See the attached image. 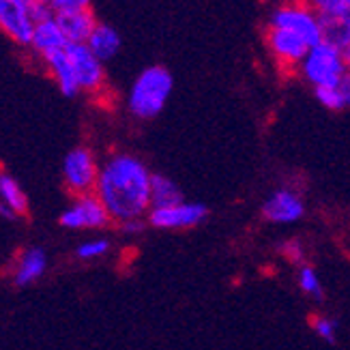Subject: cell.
<instances>
[{"instance_id": "16", "label": "cell", "mask_w": 350, "mask_h": 350, "mask_svg": "<svg viewBox=\"0 0 350 350\" xmlns=\"http://www.w3.org/2000/svg\"><path fill=\"white\" fill-rule=\"evenodd\" d=\"M120 45H123L120 33L114 26L103 24V22H99L95 26V30L90 33V37L86 41V48L93 52L101 60V63H108V60H112L120 52Z\"/></svg>"}, {"instance_id": "26", "label": "cell", "mask_w": 350, "mask_h": 350, "mask_svg": "<svg viewBox=\"0 0 350 350\" xmlns=\"http://www.w3.org/2000/svg\"><path fill=\"white\" fill-rule=\"evenodd\" d=\"M148 224L146 221H129V224H123V226H118V230L123 232V234H140L144 228H146Z\"/></svg>"}, {"instance_id": "6", "label": "cell", "mask_w": 350, "mask_h": 350, "mask_svg": "<svg viewBox=\"0 0 350 350\" xmlns=\"http://www.w3.org/2000/svg\"><path fill=\"white\" fill-rule=\"evenodd\" d=\"M267 26L295 33L310 45L321 43V15L306 0H282L269 11Z\"/></svg>"}, {"instance_id": "2", "label": "cell", "mask_w": 350, "mask_h": 350, "mask_svg": "<svg viewBox=\"0 0 350 350\" xmlns=\"http://www.w3.org/2000/svg\"><path fill=\"white\" fill-rule=\"evenodd\" d=\"M41 65L65 97L86 95L103 99L108 95L105 63L86 48V43L67 45L63 52L50 56Z\"/></svg>"}, {"instance_id": "27", "label": "cell", "mask_w": 350, "mask_h": 350, "mask_svg": "<svg viewBox=\"0 0 350 350\" xmlns=\"http://www.w3.org/2000/svg\"><path fill=\"white\" fill-rule=\"evenodd\" d=\"M342 88V95H344V105H346V110H350V73L344 78V82L340 84Z\"/></svg>"}, {"instance_id": "15", "label": "cell", "mask_w": 350, "mask_h": 350, "mask_svg": "<svg viewBox=\"0 0 350 350\" xmlns=\"http://www.w3.org/2000/svg\"><path fill=\"white\" fill-rule=\"evenodd\" d=\"M56 22L67 37L69 45L86 43L90 33L99 24L97 18L90 9H80V11H67V13H56Z\"/></svg>"}, {"instance_id": "20", "label": "cell", "mask_w": 350, "mask_h": 350, "mask_svg": "<svg viewBox=\"0 0 350 350\" xmlns=\"http://www.w3.org/2000/svg\"><path fill=\"white\" fill-rule=\"evenodd\" d=\"M297 286L299 291L310 297L312 301H325V286H323V280L318 275L316 267H312L310 262L297 267Z\"/></svg>"}, {"instance_id": "18", "label": "cell", "mask_w": 350, "mask_h": 350, "mask_svg": "<svg viewBox=\"0 0 350 350\" xmlns=\"http://www.w3.org/2000/svg\"><path fill=\"white\" fill-rule=\"evenodd\" d=\"M112 254V241L105 234H93L80 241L73 250L75 260H80L82 265L99 262L103 258H108Z\"/></svg>"}, {"instance_id": "8", "label": "cell", "mask_w": 350, "mask_h": 350, "mask_svg": "<svg viewBox=\"0 0 350 350\" xmlns=\"http://www.w3.org/2000/svg\"><path fill=\"white\" fill-rule=\"evenodd\" d=\"M58 224L71 232H99L112 226V219L95 193H84L71 198L69 204L60 211Z\"/></svg>"}, {"instance_id": "10", "label": "cell", "mask_w": 350, "mask_h": 350, "mask_svg": "<svg viewBox=\"0 0 350 350\" xmlns=\"http://www.w3.org/2000/svg\"><path fill=\"white\" fill-rule=\"evenodd\" d=\"M208 217V208L200 202H187L180 200L170 206H157L150 208L146 215V224L155 230L165 232H183L193 230Z\"/></svg>"}, {"instance_id": "12", "label": "cell", "mask_w": 350, "mask_h": 350, "mask_svg": "<svg viewBox=\"0 0 350 350\" xmlns=\"http://www.w3.org/2000/svg\"><path fill=\"white\" fill-rule=\"evenodd\" d=\"M48 269H50L48 252L43 247L30 245V247H24L22 252L15 254L13 262L9 267V278H11L13 286L26 288V286L37 284L45 273H48Z\"/></svg>"}, {"instance_id": "1", "label": "cell", "mask_w": 350, "mask_h": 350, "mask_svg": "<svg viewBox=\"0 0 350 350\" xmlns=\"http://www.w3.org/2000/svg\"><path fill=\"white\" fill-rule=\"evenodd\" d=\"M153 172L144 159L127 150H114L101 161L95 196L118 228L129 221H146L150 211Z\"/></svg>"}, {"instance_id": "24", "label": "cell", "mask_w": 350, "mask_h": 350, "mask_svg": "<svg viewBox=\"0 0 350 350\" xmlns=\"http://www.w3.org/2000/svg\"><path fill=\"white\" fill-rule=\"evenodd\" d=\"M306 3L321 15V18L350 11V0H306Z\"/></svg>"}, {"instance_id": "25", "label": "cell", "mask_w": 350, "mask_h": 350, "mask_svg": "<svg viewBox=\"0 0 350 350\" xmlns=\"http://www.w3.org/2000/svg\"><path fill=\"white\" fill-rule=\"evenodd\" d=\"M45 5L56 15V13H67V11L90 9L93 0H45Z\"/></svg>"}, {"instance_id": "5", "label": "cell", "mask_w": 350, "mask_h": 350, "mask_svg": "<svg viewBox=\"0 0 350 350\" xmlns=\"http://www.w3.org/2000/svg\"><path fill=\"white\" fill-rule=\"evenodd\" d=\"M52 11L37 0H0V33L15 45L28 48L35 26Z\"/></svg>"}, {"instance_id": "3", "label": "cell", "mask_w": 350, "mask_h": 350, "mask_svg": "<svg viewBox=\"0 0 350 350\" xmlns=\"http://www.w3.org/2000/svg\"><path fill=\"white\" fill-rule=\"evenodd\" d=\"M174 88L172 73L161 65H150L142 69L127 90V112L135 120H153L157 118L163 108L168 105V99Z\"/></svg>"}, {"instance_id": "21", "label": "cell", "mask_w": 350, "mask_h": 350, "mask_svg": "<svg viewBox=\"0 0 350 350\" xmlns=\"http://www.w3.org/2000/svg\"><path fill=\"white\" fill-rule=\"evenodd\" d=\"M312 331L318 338L333 344L338 340V331H340V323L329 314H314L312 316Z\"/></svg>"}, {"instance_id": "19", "label": "cell", "mask_w": 350, "mask_h": 350, "mask_svg": "<svg viewBox=\"0 0 350 350\" xmlns=\"http://www.w3.org/2000/svg\"><path fill=\"white\" fill-rule=\"evenodd\" d=\"M183 200V191L176 183L163 174H155L153 172V183H150V208L157 206H170L174 202Z\"/></svg>"}, {"instance_id": "17", "label": "cell", "mask_w": 350, "mask_h": 350, "mask_svg": "<svg viewBox=\"0 0 350 350\" xmlns=\"http://www.w3.org/2000/svg\"><path fill=\"white\" fill-rule=\"evenodd\" d=\"M321 41L338 50H346L350 45V11L325 15L321 18Z\"/></svg>"}, {"instance_id": "13", "label": "cell", "mask_w": 350, "mask_h": 350, "mask_svg": "<svg viewBox=\"0 0 350 350\" xmlns=\"http://www.w3.org/2000/svg\"><path fill=\"white\" fill-rule=\"evenodd\" d=\"M67 45H69V41L63 35V30H60V26L56 22V15L52 13L37 22L35 33L28 43V52L33 54V58H37L39 63H45L50 56L63 52Z\"/></svg>"}, {"instance_id": "28", "label": "cell", "mask_w": 350, "mask_h": 350, "mask_svg": "<svg viewBox=\"0 0 350 350\" xmlns=\"http://www.w3.org/2000/svg\"><path fill=\"white\" fill-rule=\"evenodd\" d=\"M344 58H346V67H348V73H350V45L344 50Z\"/></svg>"}, {"instance_id": "9", "label": "cell", "mask_w": 350, "mask_h": 350, "mask_svg": "<svg viewBox=\"0 0 350 350\" xmlns=\"http://www.w3.org/2000/svg\"><path fill=\"white\" fill-rule=\"evenodd\" d=\"M265 48L271 63L284 75H295L312 45L295 33L265 26Z\"/></svg>"}, {"instance_id": "11", "label": "cell", "mask_w": 350, "mask_h": 350, "mask_svg": "<svg viewBox=\"0 0 350 350\" xmlns=\"http://www.w3.org/2000/svg\"><path fill=\"white\" fill-rule=\"evenodd\" d=\"M306 198L295 187H278L271 191L260 206V215L265 221L275 226H291L306 217Z\"/></svg>"}, {"instance_id": "23", "label": "cell", "mask_w": 350, "mask_h": 350, "mask_svg": "<svg viewBox=\"0 0 350 350\" xmlns=\"http://www.w3.org/2000/svg\"><path fill=\"white\" fill-rule=\"evenodd\" d=\"M314 97H316L318 103L323 105V108H327V110H331V112L346 110V105H344V95H342V88H340V86L316 88V90H314Z\"/></svg>"}, {"instance_id": "14", "label": "cell", "mask_w": 350, "mask_h": 350, "mask_svg": "<svg viewBox=\"0 0 350 350\" xmlns=\"http://www.w3.org/2000/svg\"><path fill=\"white\" fill-rule=\"evenodd\" d=\"M28 213V198L20 180L7 170H0V217L18 219Z\"/></svg>"}, {"instance_id": "22", "label": "cell", "mask_w": 350, "mask_h": 350, "mask_svg": "<svg viewBox=\"0 0 350 350\" xmlns=\"http://www.w3.org/2000/svg\"><path fill=\"white\" fill-rule=\"evenodd\" d=\"M280 254L284 256L286 262H291L293 267H301L308 262V250L306 243L301 239H288L280 245Z\"/></svg>"}, {"instance_id": "7", "label": "cell", "mask_w": 350, "mask_h": 350, "mask_svg": "<svg viewBox=\"0 0 350 350\" xmlns=\"http://www.w3.org/2000/svg\"><path fill=\"white\" fill-rule=\"evenodd\" d=\"M101 161L86 144L73 146L63 159V183L71 196L95 193Z\"/></svg>"}, {"instance_id": "4", "label": "cell", "mask_w": 350, "mask_h": 350, "mask_svg": "<svg viewBox=\"0 0 350 350\" xmlns=\"http://www.w3.org/2000/svg\"><path fill=\"white\" fill-rule=\"evenodd\" d=\"M295 75L299 80L306 82L312 90L327 88V86H340L348 75L344 50H338L323 41L312 45L306 58L301 60Z\"/></svg>"}]
</instances>
